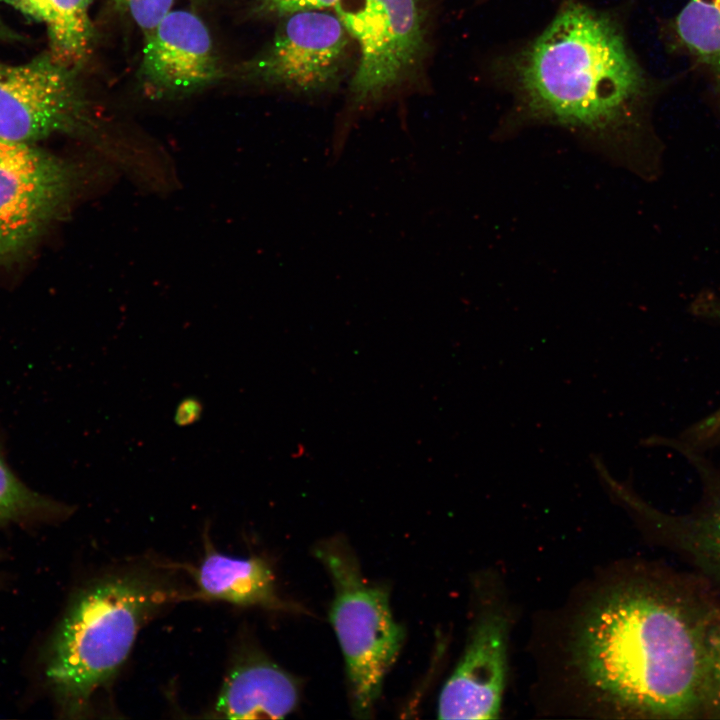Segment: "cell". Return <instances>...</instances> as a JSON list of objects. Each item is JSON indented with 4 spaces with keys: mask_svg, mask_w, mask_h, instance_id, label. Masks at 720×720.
Returning a JSON list of instances; mask_svg holds the SVG:
<instances>
[{
    "mask_svg": "<svg viewBox=\"0 0 720 720\" xmlns=\"http://www.w3.org/2000/svg\"><path fill=\"white\" fill-rule=\"evenodd\" d=\"M491 79L521 121L599 140L642 130L667 80L650 74L616 10L562 0L535 35L496 55Z\"/></svg>",
    "mask_w": 720,
    "mask_h": 720,
    "instance_id": "1",
    "label": "cell"
},
{
    "mask_svg": "<svg viewBox=\"0 0 720 720\" xmlns=\"http://www.w3.org/2000/svg\"><path fill=\"white\" fill-rule=\"evenodd\" d=\"M674 588L631 583L588 615L576 655L588 684L617 709L648 718L703 712L709 639L717 625Z\"/></svg>",
    "mask_w": 720,
    "mask_h": 720,
    "instance_id": "2",
    "label": "cell"
},
{
    "mask_svg": "<svg viewBox=\"0 0 720 720\" xmlns=\"http://www.w3.org/2000/svg\"><path fill=\"white\" fill-rule=\"evenodd\" d=\"M187 595L168 571L149 565L110 572L76 592L43 661L45 682L63 716L86 715L94 695L127 660L144 625Z\"/></svg>",
    "mask_w": 720,
    "mask_h": 720,
    "instance_id": "3",
    "label": "cell"
},
{
    "mask_svg": "<svg viewBox=\"0 0 720 720\" xmlns=\"http://www.w3.org/2000/svg\"><path fill=\"white\" fill-rule=\"evenodd\" d=\"M314 552L334 588L329 618L345 660L352 710L367 718L400 653L404 630L393 617L388 590L364 578L343 539L326 540Z\"/></svg>",
    "mask_w": 720,
    "mask_h": 720,
    "instance_id": "4",
    "label": "cell"
},
{
    "mask_svg": "<svg viewBox=\"0 0 720 720\" xmlns=\"http://www.w3.org/2000/svg\"><path fill=\"white\" fill-rule=\"evenodd\" d=\"M334 8L359 52L350 86L354 103L379 100L416 71L427 44L418 0H339Z\"/></svg>",
    "mask_w": 720,
    "mask_h": 720,
    "instance_id": "5",
    "label": "cell"
},
{
    "mask_svg": "<svg viewBox=\"0 0 720 720\" xmlns=\"http://www.w3.org/2000/svg\"><path fill=\"white\" fill-rule=\"evenodd\" d=\"M79 168L33 144L0 156V267L18 261L70 207Z\"/></svg>",
    "mask_w": 720,
    "mask_h": 720,
    "instance_id": "6",
    "label": "cell"
},
{
    "mask_svg": "<svg viewBox=\"0 0 720 720\" xmlns=\"http://www.w3.org/2000/svg\"><path fill=\"white\" fill-rule=\"evenodd\" d=\"M80 69L49 52L19 64L0 63V138L33 144L53 135H86L90 106Z\"/></svg>",
    "mask_w": 720,
    "mask_h": 720,
    "instance_id": "7",
    "label": "cell"
},
{
    "mask_svg": "<svg viewBox=\"0 0 720 720\" xmlns=\"http://www.w3.org/2000/svg\"><path fill=\"white\" fill-rule=\"evenodd\" d=\"M282 19L270 43L242 65L244 78L300 94L335 87L348 70L353 42L340 19L325 10Z\"/></svg>",
    "mask_w": 720,
    "mask_h": 720,
    "instance_id": "8",
    "label": "cell"
},
{
    "mask_svg": "<svg viewBox=\"0 0 720 720\" xmlns=\"http://www.w3.org/2000/svg\"><path fill=\"white\" fill-rule=\"evenodd\" d=\"M223 75L209 29L191 11L172 10L144 37L139 79L151 98L189 95Z\"/></svg>",
    "mask_w": 720,
    "mask_h": 720,
    "instance_id": "9",
    "label": "cell"
},
{
    "mask_svg": "<svg viewBox=\"0 0 720 720\" xmlns=\"http://www.w3.org/2000/svg\"><path fill=\"white\" fill-rule=\"evenodd\" d=\"M506 618L488 612L476 622L464 653L444 684L440 719H495L501 710L507 671Z\"/></svg>",
    "mask_w": 720,
    "mask_h": 720,
    "instance_id": "10",
    "label": "cell"
},
{
    "mask_svg": "<svg viewBox=\"0 0 720 720\" xmlns=\"http://www.w3.org/2000/svg\"><path fill=\"white\" fill-rule=\"evenodd\" d=\"M295 678L255 650L234 658L214 704V717L226 719H278L297 706Z\"/></svg>",
    "mask_w": 720,
    "mask_h": 720,
    "instance_id": "11",
    "label": "cell"
},
{
    "mask_svg": "<svg viewBox=\"0 0 720 720\" xmlns=\"http://www.w3.org/2000/svg\"><path fill=\"white\" fill-rule=\"evenodd\" d=\"M196 590L192 597L238 606L281 609L273 572L259 557L236 558L221 554L205 542V553L193 571Z\"/></svg>",
    "mask_w": 720,
    "mask_h": 720,
    "instance_id": "12",
    "label": "cell"
},
{
    "mask_svg": "<svg viewBox=\"0 0 720 720\" xmlns=\"http://www.w3.org/2000/svg\"><path fill=\"white\" fill-rule=\"evenodd\" d=\"M663 34L667 47L704 75L720 108V0H688Z\"/></svg>",
    "mask_w": 720,
    "mask_h": 720,
    "instance_id": "13",
    "label": "cell"
},
{
    "mask_svg": "<svg viewBox=\"0 0 720 720\" xmlns=\"http://www.w3.org/2000/svg\"><path fill=\"white\" fill-rule=\"evenodd\" d=\"M708 498L697 512L664 516L680 548L720 578V478H710Z\"/></svg>",
    "mask_w": 720,
    "mask_h": 720,
    "instance_id": "14",
    "label": "cell"
},
{
    "mask_svg": "<svg viewBox=\"0 0 720 720\" xmlns=\"http://www.w3.org/2000/svg\"><path fill=\"white\" fill-rule=\"evenodd\" d=\"M92 0H49L53 19L47 28L49 54L58 63L78 68L90 55L93 26Z\"/></svg>",
    "mask_w": 720,
    "mask_h": 720,
    "instance_id": "15",
    "label": "cell"
},
{
    "mask_svg": "<svg viewBox=\"0 0 720 720\" xmlns=\"http://www.w3.org/2000/svg\"><path fill=\"white\" fill-rule=\"evenodd\" d=\"M71 513V506L41 495L26 486L0 454V525L59 520Z\"/></svg>",
    "mask_w": 720,
    "mask_h": 720,
    "instance_id": "16",
    "label": "cell"
},
{
    "mask_svg": "<svg viewBox=\"0 0 720 720\" xmlns=\"http://www.w3.org/2000/svg\"><path fill=\"white\" fill-rule=\"evenodd\" d=\"M115 2L129 14L146 37L172 11L174 0H115Z\"/></svg>",
    "mask_w": 720,
    "mask_h": 720,
    "instance_id": "17",
    "label": "cell"
},
{
    "mask_svg": "<svg viewBox=\"0 0 720 720\" xmlns=\"http://www.w3.org/2000/svg\"><path fill=\"white\" fill-rule=\"evenodd\" d=\"M703 712L720 718V625L711 632L708 650L707 676Z\"/></svg>",
    "mask_w": 720,
    "mask_h": 720,
    "instance_id": "18",
    "label": "cell"
},
{
    "mask_svg": "<svg viewBox=\"0 0 720 720\" xmlns=\"http://www.w3.org/2000/svg\"><path fill=\"white\" fill-rule=\"evenodd\" d=\"M339 0H256L257 10L268 16L285 17L289 14L325 10L334 7Z\"/></svg>",
    "mask_w": 720,
    "mask_h": 720,
    "instance_id": "19",
    "label": "cell"
},
{
    "mask_svg": "<svg viewBox=\"0 0 720 720\" xmlns=\"http://www.w3.org/2000/svg\"><path fill=\"white\" fill-rule=\"evenodd\" d=\"M13 7L21 13L43 23L46 29L51 25L53 19L52 8L49 0H0Z\"/></svg>",
    "mask_w": 720,
    "mask_h": 720,
    "instance_id": "20",
    "label": "cell"
},
{
    "mask_svg": "<svg viewBox=\"0 0 720 720\" xmlns=\"http://www.w3.org/2000/svg\"><path fill=\"white\" fill-rule=\"evenodd\" d=\"M203 411L202 403L195 397L183 399L176 408L174 420L179 426H188L197 422Z\"/></svg>",
    "mask_w": 720,
    "mask_h": 720,
    "instance_id": "21",
    "label": "cell"
},
{
    "mask_svg": "<svg viewBox=\"0 0 720 720\" xmlns=\"http://www.w3.org/2000/svg\"><path fill=\"white\" fill-rule=\"evenodd\" d=\"M708 312L713 317L720 319V304L709 309ZM706 425L712 432L720 434V409L706 419Z\"/></svg>",
    "mask_w": 720,
    "mask_h": 720,
    "instance_id": "22",
    "label": "cell"
},
{
    "mask_svg": "<svg viewBox=\"0 0 720 720\" xmlns=\"http://www.w3.org/2000/svg\"><path fill=\"white\" fill-rule=\"evenodd\" d=\"M17 35L11 31L0 19V40H15Z\"/></svg>",
    "mask_w": 720,
    "mask_h": 720,
    "instance_id": "23",
    "label": "cell"
},
{
    "mask_svg": "<svg viewBox=\"0 0 720 720\" xmlns=\"http://www.w3.org/2000/svg\"><path fill=\"white\" fill-rule=\"evenodd\" d=\"M16 142L0 138V156L7 153Z\"/></svg>",
    "mask_w": 720,
    "mask_h": 720,
    "instance_id": "24",
    "label": "cell"
}]
</instances>
